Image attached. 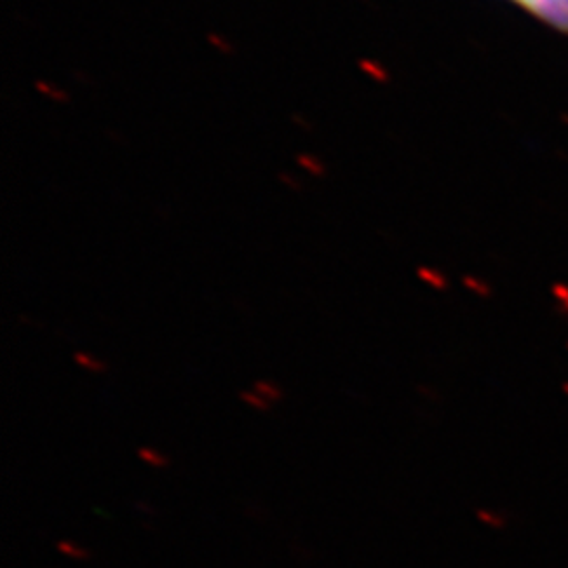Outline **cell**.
Here are the masks:
<instances>
[{"label": "cell", "mask_w": 568, "mask_h": 568, "mask_svg": "<svg viewBox=\"0 0 568 568\" xmlns=\"http://www.w3.org/2000/svg\"><path fill=\"white\" fill-rule=\"evenodd\" d=\"M549 28L568 34V0H511Z\"/></svg>", "instance_id": "1"}, {"label": "cell", "mask_w": 568, "mask_h": 568, "mask_svg": "<svg viewBox=\"0 0 568 568\" xmlns=\"http://www.w3.org/2000/svg\"><path fill=\"white\" fill-rule=\"evenodd\" d=\"M138 457H140V462L145 464V466L156 467V469H164V467L171 466L169 457L163 455L161 450H156V448L140 447L138 448Z\"/></svg>", "instance_id": "2"}, {"label": "cell", "mask_w": 568, "mask_h": 568, "mask_svg": "<svg viewBox=\"0 0 568 568\" xmlns=\"http://www.w3.org/2000/svg\"><path fill=\"white\" fill-rule=\"evenodd\" d=\"M417 276H419L424 283L429 284L432 288H436V291H445L448 286L447 276H445L443 272L434 270V267H427V265L417 267Z\"/></svg>", "instance_id": "3"}, {"label": "cell", "mask_w": 568, "mask_h": 568, "mask_svg": "<svg viewBox=\"0 0 568 568\" xmlns=\"http://www.w3.org/2000/svg\"><path fill=\"white\" fill-rule=\"evenodd\" d=\"M253 389L260 394V396H264L267 403H281L284 398L283 389L281 386H276L274 382H267V379H257L255 384H253Z\"/></svg>", "instance_id": "4"}, {"label": "cell", "mask_w": 568, "mask_h": 568, "mask_svg": "<svg viewBox=\"0 0 568 568\" xmlns=\"http://www.w3.org/2000/svg\"><path fill=\"white\" fill-rule=\"evenodd\" d=\"M239 398H241L243 405L251 406V408H255V410H260V413H267V410L272 408V403H267L264 396H260L255 389H243V392L239 394Z\"/></svg>", "instance_id": "5"}, {"label": "cell", "mask_w": 568, "mask_h": 568, "mask_svg": "<svg viewBox=\"0 0 568 568\" xmlns=\"http://www.w3.org/2000/svg\"><path fill=\"white\" fill-rule=\"evenodd\" d=\"M55 549H58L60 554H63V556L72 558V560H89V558H91V554H89L87 549L81 548V546H77L74 541H68V539L58 541V544H55Z\"/></svg>", "instance_id": "6"}, {"label": "cell", "mask_w": 568, "mask_h": 568, "mask_svg": "<svg viewBox=\"0 0 568 568\" xmlns=\"http://www.w3.org/2000/svg\"><path fill=\"white\" fill-rule=\"evenodd\" d=\"M74 363L84 368V371H89V373H103L105 371V363H102L95 356H91L89 352H77L74 354Z\"/></svg>", "instance_id": "7"}, {"label": "cell", "mask_w": 568, "mask_h": 568, "mask_svg": "<svg viewBox=\"0 0 568 568\" xmlns=\"http://www.w3.org/2000/svg\"><path fill=\"white\" fill-rule=\"evenodd\" d=\"M464 284H466L467 288H474L478 295H483V297H487L488 288L483 283H478L476 278H471V276H466L464 278Z\"/></svg>", "instance_id": "8"}, {"label": "cell", "mask_w": 568, "mask_h": 568, "mask_svg": "<svg viewBox=\"0 0 568 568\" xmlns=\"http://www.w3.org/2000/svg\"><path fill=\"white\" fill-rule=\"evenodd\" d=\"M300 163H302V166H305V169H307L312 175H323V173H325L323 164L314 163L312 159H302Z\"/></svg>", "instance_id": "9"}, {"label": "cell", "mask_w": 568, "mask_h": 568, "mask_svg": "<svg viewBox=\"0 0 568 568\" xmlns=\"http://www.w3.org/2000/svg\"><path fill=\"white\" fill-rule=\"evenodd\" d=\"M281 178H283V182L288 183L293 190H300V185H297V183L293 182V180H288L291 175H281Z\"/></svg>", "instance_id": "10"}, {"label": "cell", "mask_w": 568, "mask_h": 568, "mask_svg": "<svg viewBox=\"0 0 568 568\" xmlns=\"http://www.w3.org/2000/svg\"><path fill=\"white\" fill-rule=\"evenodd\" d=\"M135 508L142 509V511H154V508H150V506H143V504H138Z\"/></svg>", "instance_id": "11"}]
</instances>
